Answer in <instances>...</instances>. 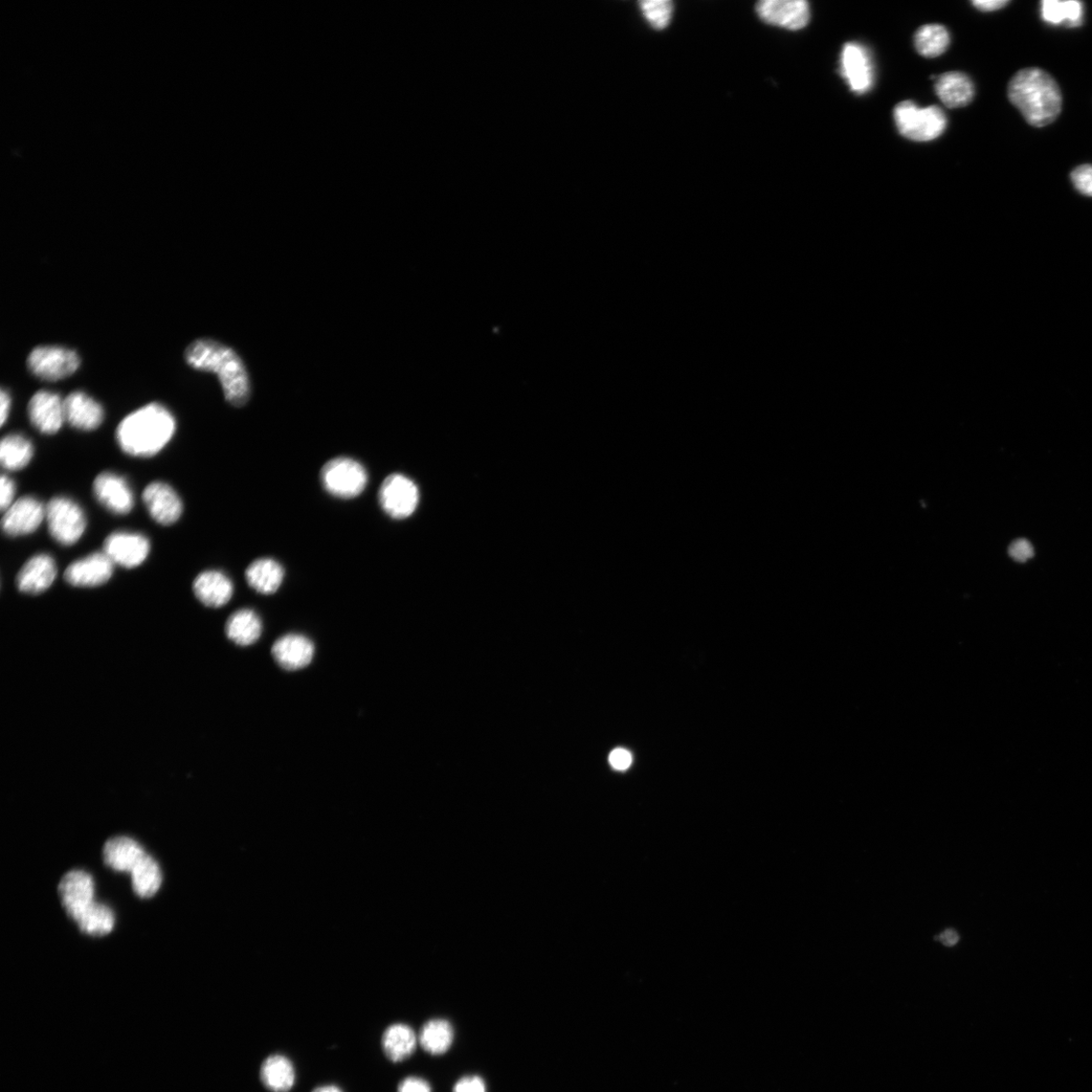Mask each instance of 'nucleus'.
I'll return each mask as SVG.
<instances>
[{"label":"nucleus","mask_w":1092,"mask_h":1092,"mask_svg":"<svg viewBox=\"0 0 1092 1092\" xmlns=\"http://www.w3.org/2000/svg\"><path fill=\"white\" fill-rule=\"evenodd\" d=\"M131 876L133 893L141 899L154 897L162 884V869L148 854L133 869Z\"/></svg>","instance_id":"obj_30"},{"label":"nucleus","mask_w":1092,"mask_h":1092,"mask_svg":"<svg viewBox=\"0 0 1092 1092\" xmlns=\"http://www.w3.org/2000/svg\"><path fill=\"white\" fill-rule=\"evenodd\" d=\"M46 519L51 537L64 546L75 545L87 525L83 509L67 497H55L48 503Z\"/></svg>","instance_id":"obj_6"},{"label":"nucleus","mask_w":1092,"mask_h":1092,"mask_svg":"<svg viewBox=\"0 0 1092 1092\" xmlns=\"http://www.w3.org/2000/svg\"><path fill=\"white\" fill-rule=\"evenodd\" d=\"M454 1092H487V1087L480 1077H465L456 1083Z\"/></svg>","instance_id":"obj_38"},{"label":"nucleus","mask_w":1092,"mask_h":1092,"mask_svg":"<svg viewBox=\"0 0 1092 1092\" xmlns=\"http://www.w3.org/2000/svg\"><path fill=\"white\" fill-rule=\"evenodd\" d=\"M755 12L766 24L790 31L806 28L811 19L806 0H763L756 5Z\"/></svg>","instance_id":"obj_12"},{"label":"nucleus","mask_w":1092,"mask_h":1092,"mask_svg":"<svg viewBox=\"0 0 1092 1092\" xmlns=\"http://www.w3.org/2000/svg\"><path fill=\"white\" fill-rule=\"evenodd\" d=\"M44 518L46 508L38 499L26 496L15 501L4 512L2 528L8 537H25L34 533Z\"/></svg>","instance_id":"obj_13"},{"label":"nucleus","mask_w":1092,"mask_h":1092,"mask_svg":"<svg viewBox=\"0 0 1092 1092\" xmlns=\"http://www.w3.org/2000/svg\"><path fill=\"white\" fill-rule=\"evenodd\" d=\"M150 549V542L143 534L130 531L111 533L103 544V552L110 561L126 569L141 566Z\"/></svg>","instance_id":"obj_11"},{"label":"nucleus","mask_w":1092,"mask_h":1092,"mask_svg":"<svg viewBox=\"0 0 1092 1092\" xmlns=\"http://www.w3.org/2000/svg\"><path fill=\"white\" fill-rule=\"evenodd\" d=\"M147 853L138 841L120 836L109 839L103 846V861L118 872L131 873Z\"/></svg>","instance_id":"obj_22"},{"label":"nucleus","mask_w":1092,"mask_h":1092,"mask_svg":"<svg viewBox=\"0 0 1092 1092\" xmlns=\"http://www.w3.org/2000/svg\"><path fill=\"white\" fill-rule=\"evenodd\" d=\"M950 40V34L944 26L926 25L916 33L915 46L922 56L935 58L947 51Z\"/></svg>","instance_id":"obj_32"},{"label":"nucleus","mask_w":1092,"mask_h":1092,"mask_svg":"<svg viewBox=\"0 0 1092 1092\" xmlns=\"http://www.w3.org/2000/svg\"><path fill=\"white\" fill-rule=\"evenodd\" d=\"M259 1077L271 1092H288L295 1086L297 1074L291 1059L282 1054L266 1057L260 1066Z\"/></svg>","instance_id":"obj_23"},{"label":"nucleus","mask_w":1092,"mask_h":1092,"mask_svg":"<svg viewBox=\"0 0 1092 1092\" xmlns=\"http://www.w3.org/2000/svg\"><path fill=\"white\" fill-rule=\"evenodd\" d=\"M935 940L940 941L946 947H953L959 942V934L954 930H947L940 933Z\"/></svg>","instance_id":"obj_43"},{"label":"nucleus","mask_w":1092,"mask_h":1092,"mask_svg":"<svg viewBox=\"0 0 1092 1092\" xmlns=\"http://www.w3.org/2000/svg\"><path fill=\"white\" fill-rule=\"evenodd\" d=\"M311 1092H344L339 1086L336 1084H324L315 1087Z\"/></svg>","instance_id":"obj_44"},{"label":"nucleus","mask_w":1092,"mask_h":1092,"mask_svg":"<svg viewBox=\"0 0 1092 1092\" xmlns=\"http://www.w3.org/2000/svg\"><path fill=\"white\" fill-rule=\"evenodd\" d=\"M34 457L32 442L24 435L14 433L3 438L0 444V462L10 472L25 469Z\"/></svg>","instance_id":"obj_28"},{"label":"nucleus","mask_w":1092,"mask_h":1092,"mask_svg":"<svg viewBox=\"0 0 1092 1092\" xmlns=\"http://www.w3.org/2000/svg\"><path fill=\"white\" fill-rule=\"evenodd\" d=\"M76 924L81 932L94 935V937H103L114 929V912L105 904L95 902L91 908L83 913Z\"/></svg>","instance_id":"obj_33"},{"label":"nucleus","mask_w":1092,"mask_h":1092,"mask_svg":"<svg viewBox=\"0 0 1092 1092\" xmlns=\"http://www.w3.org/2000/svg\"><path fill=\"white\" fill-rule=\"evenodd\" d=\"M0 404H2L0 405V425L4 427L9 418L12 406L11 395L4 388L2 389V394H0Z\"/></svg>","instance_id":"obj_42"},{"label":"nucleus","mask_w":1092,"mask_h":1092,"mask_svg":"<svg viewBox=\"0 0 1092 1092\" xmlns=\"http://www.w3.org/2000/svg\"><path fill=\"white\" fill-rule=\"evenodd\" d=\"M419 499L417 485L400 474L387 477L378 493L382 509L393 519L410 517L418 507Z\"/></svg>","instance_id":"obj_8"},{"label":"nucleus","mask_w":1092,"mask_h":1092,"mask_svg":"<svg viewBox=\"0 0 1092 1092\" xmlns=\"http://www.w3.org/2000/svg\"><path fill=\"white\" fill-rule=\"evenodd\" d=\"M1010 4L1009 0H975L972 5L980 12L991 13L1004 9Z\"/></svg>","instance_id":"obj_41"},{"label":"nucleus","mask_w":1092,"mask_h":1092,"mask_svg":"<svg viewBox=\"0 0 1092 1092\" xmlns=\"http://www.w3.org/2000/svg\"><path fill=\"white\" fill-rule=\"evenodd\" d=\"M245 576L253 590L263 595H272L282 585L284 569L278 561L263 557L248 568Z\"/></svg>","instance_id":"obj_26"},{"label":"nucleus","mask_w":1092,"mask_h":1092,"mask_svg":"<svg viewBox=\"0 0 1092 1092\" xmlns=\"http://www.w3.org/2000/svg\"><path fill=\"white\" fill-rule=\"evenodd\" d=\"M1008 96L1024 120L1036 128L1052 124L1061 113L1058 83L1048 73L1035 67L1017 73L1010 81Z\"/></svg>","instance_id":"obj_3"},{"label":"nucleus","mask_w":1092,"mask_h":1092,"mask_svg":"<svg viewBox=\"0 0 1092 1092\" xmlns=\"http://www.w3.org/2000/svg\"><path fill=\"white\" fill-rule=\"evenodd\" d=\"M193 592L202 604L211 608H220L229 604L234 586L230 577L216 570L200 573L194 579Z\"/></svg>","instance_id":"obj_21"},{"label":"nucleus","mask_w":1092,"mask_h":1092,"mask_svg":"<svg viewBox=\"0 0 1092 1092\" xmlns=\"http://www.w3.org/2000/svg\"><path fill=\"white\" fill-rule=\"evenodd\" d=\"M1041 6V15L1047 24H1065L1068 28H1077L1083 24V4L1077 0H1043Z\"/></svg>","instance_id":"obj_31"},{"label":"nucleus","mask_w":1092,"mask_h":1092,"mask_svg":"<svg viewBox=\"0 0 1092 1092\" xmlns=\"http://www.w3.org/2000/svg\"><path fill=\"white\" fill-rule=\"evenodd\" d=\"M65 422L81 431L98 429L104 419L103 406L91 396L77 391L64 398Z\"/></svg>","instance_id":"obj_19"},{"label":"nucleus","mask_w":1092,"mask_h":1092,"mask_svg":"<svg viewBox=\"0 0 1092 1092\" xmlns=\"http://www.w3.org/2000/svg\"><path fill=\"white\" fill-rule=\"evenodd\" d=\"M187 364L193 369L217 375L227 402L241 408L252 397V382L241 356L224 343L214 339H198L186 350Z\"/></svg>","instance_id":"obj_1"},{"label":"nucleus","mask_w":1092,"mask_h":1092,"mask_svg":"<svg viewBox=\"0 0 1092 1092\" xmlns=\"http://www.w3.org/2000/svg\"><path fill=\"white\" fill-rule=\"evenodd\" d=\"M640 11L655 30H664L670 25L674 5L670 0H646L639 3Z\"/></svg>","instance_id":"obj_34"},{"label":"nucleus","mask_w":1092,"mask_h":1092,"mask_svg":"<svg viewBox=\"0 0 1092 1092\" xmlns=\"http://www.w3.org/2000/svg\"><path fill=\"white\" fill-rule=\"evenodd\" d=\"M454 1038L451 1022L441 1018L428 1020L418 1036L422 1048L431 1055L447 1053L451 1049Z\"/></svg>","instance_id":"obj_29"},{"label":"nucleus","mask_w":1092,"mask_h":1092,"mask_svg":"<svg viewBox=\"0 0 1092 1092\" xmlns=\"http://www.w3.org/2000/svg\"><path fill=\"white\" fill-rule=\"evenodd\" d=\"M609 762L615 770H628L633 763L632 753L624 749L614 750L609 756Z\"/></svg>","instance_id":"obj_40"},{"label":"nucleus","mask_w":1092,"mask_h":1092,"mask_svg":"<svg viewBox=\"0 0 1092 1092\" xmlns=\"http://www.w3.org/2000/svg\"><path fill=\"white\" fill-rule=\"evenodd\" d=\"M262 634V622L251 609H241L233 613L226 624V635L230 640L241 646L255 643Z\"/></svg>","instance_id":"obj_27"},{"label":"nucleus","mask_w":1092,"mask_h":1092,"mask_svg":"<svg viewBox=\"0 0 1092 1092\" xmlns=\"http://www.w3.org/2000/svg\"><path fill=\"white\" fill-rule=\"evenodd\" d=\"M58 894L67 916L75 923L95 901V881L83 871L66 873L58 886Z\"/></svg>","instance_id":"obj_10"},{"label":"nucleus","mask_w":1092,"mask_h":1092,"mask_svg":"<svg viewBox=\"0 0 1092 1092\" xmlns=\"http://www.w3.org/2000/svg\"><path fill=\"white\" fill-rule=\"evenodd\" d=\"M176 431V421L163 405L152 403L124 418L116 431L120 449L128 456L152 457L166 448Z\"/></svg>","instance_id":"obj_2"},{"label":"nucleus","mask_w":1092,"mask_h":1092,"mask_svg":"<svg viewBox=\"0 0 1092 1092\" xmlns=\"http://www.w3.org/2000/svg\"><path fill=\"white\" fill-rule=\"evenodd\" d=\"M56 576L57 567L53 557L47 553H39L19 570L16 586L21 593L39 595L53 585Z\"/></svg>","instance_id":"obj_18"},{"label":"nucleus","mask_w":1092,"mask_h":1092,"mask_svg":"<svg viewBox=\"0 0 1092 1092\" xmlns=\"http://www.w3.org/2000/svg\"><path fill=\"white\" fill-rule=\"evenodd\" d=\"M93 489L98 502L115 516L129 515L135 504L129 483L115 473L100 474L94 482Z\"/></svg>","instance_id":"obj_16"},{"label":"nucleus","mask_w":1092,"mask_h":1092,"mask_svg":"<svg viewBox=\"0 0 1092 1092\" xmlns=\"http://www.w3.org/2000/svg\"><path fill=\"white\" fill-rule=\"evenodd\" d=\"M28 415L32 426L44 435L60 431L65 422L64 399L58 394L39 391L30 399Z\"/></svg>","instance_id":"obj_17"},{"label":"nucleus","mask_w":1092,"mask_h":1092,"mask_svg":"<svg viewBox=\"0 0 1092 1092\" xmlns=\"http://www.w3.org/2000/svg\"><path fill=\"white\" fill-rule=\"evenodd\" d=\"M398 1092H432V1089L426 1079L410 1077L399 1082Z\"/></svg>","instance_id":"obj_39"},{"label":"nucleus","mask_w":1092,"mask_h":1092,"mask_svg":"<svg viewBox=\"0 0 1092 1092\" xmlns=\"http://www.w3.org/2000/svg\"><path fill=\"white\" fill-rule=\"evenodd\" d=\"M935 94L942 103L950 107H963L968 105L975 94L972 80L963 73L952 72L942 74L934 84Z\"/></svg>","instance_id":"obj_24"},{"label":"nucleus","mask_w":1092,"mask_h":1092,"mask_svg":"<svg viewBox=\"0 0 1092 1092\" xmlns=\"http://www.w3.org/2000/svg\"><path fill=\"white\" fill-rule=\"evenodd\" d=\"M142 499L152 519L161 525H172L183 516V501L174 488L166 483L149 484L144 489Z\"/></svg>","instance_id":"obj_15"},{"label":"nucleus","mask_w":1092,"mask_h":1092,"mask_svg":"<svg viewBox=\"0 0 1092 1092\" xmlns=\"http://www.w3.org/2000/svg\"><path fill=\"white\" fill-rule=\"evenodd\" d=\"M841 77L856 95L871 91L874 80V66L871 53L859 43H846L841 54Z\"/></svg>","instance_id":"obj_9"},{"label":"nucleus","mask_w":1092,"mask_h":1092,"mask_svg":"<svg viewBox=\"0 0 1092 1092\" xmlns=\"http://www.w3.org/2000/svg\"><path fill=\"white\" fill-rule=\"evenodd\" d=\"M419 1043L414 1030L403 1022H396L389 1026L382 1036V1049L386 1057L398 1063L410 1058Z\"/></svg>","instance_id":"obj_25"},{"label":"nucleus","mask_w":1092,"mask_h":1092,"mask_svg":"<svg viewBox=\"0 0 1092 1092\" xmlns=\"http://www.w3.org/2000/svg\"><path fill=\"white\" fill-rule=\"evenodd\" d=\"M1009 553L1015 561L1024 563L1032 559L1035 550L1031 543L1027 540H1018L1011 545Z\"/></svg>","instance_id":"obj_36"},{"label":"nucleus","mask_w":1092,"mask_h":1092,"mask_svg":"<svg viewBox=\"0 0 1092 1092\" xmlns=\"http://www.w3.org/2000/svg\"><path fill=\"white\" fill-rule=\"evenodd\" d=\"M114 566L104 552H94L71 564L65 571L64 578L74 587H99L113 576Z\"/></svg>","instance_id":"obj_14"},{"label":"nucleus","mask_w":1092,"mask_h":1092,"mask_svg":"<svg viewBox=\"0 0 1092 1092\" xmlns=\"http://www.w3.org/2000/svg\"><path fill=\"white\" fill-rule=\"evenodd\" d=\"M0 509L3 512L7 511L14 503L15 496V484L6 475L0 479Z\"/></svg>","instance_id":"obj_37"},{"label":"nucleus","mask_w":1092,"mask_h":1092,"mask_svg":"<svg viewBox=\"0 0 1092 1092\" xmlns=\"http://www.w3.org/2000/svg\"><path fill=\"white\" fill-rule=\"evenodd\" d=\"M30 371L47 382H58L72 376L80 367L79 355L62 346H39L29 355Z\"/></svg>","instance_id":"obj_7"},{"label":"nucleus","mask_w":1092,"mask_h":1092,"mask_svg":"<svg viewBox=\"0 0 1092 1092\" xmlns=\"http://www.w3.org/2000/svg\"><path fill=\"white\" fill-rule=\"evenodd\" d=\"M369 476L365 466L350 457H337L329 460L321 471V482L325 491L333 497L349 500L362 495L367 487Z\"/></svg>","instance_id":"obj_5"},{"label":"nucleus","mask_w":1092,"mask_h":1092,"mask_svg":"<svg viewBox=\"0 0 1092 1092\" xmlns=\"http://www.w3.org/2000/svg\"><path fill=\"white\" fill-rule=\"evenodd\" d=\"M276 662L286 671H298L309 665L315 655V646L301 635H287L273 645Z\"/></svg>","instance_id":"obj_20"},{"label":"nucleus","mask_w":1092,"mask_h":1092,"mask_svg":"<svg viewBox=\"0 0 1092 1092\" xmlns=\"http://www.w3.org/2000/svg\"><path fill=\"white\" fill-rule=\"evenodd\" d=\"M1076 190L1083 195L1092 197V165L1083 164L1077 167L1071 174Z\"/></svg>","instance_id":"obj_35"},{"label":"nucleus","mask_w":1092,"mask_h":1092,"mask_svg":"<svg viewBox=\"0 0 1092 1092\" xmlns=\"http://www.w3.org/2000/svg\"><path fill=\"white\" fill-rule=\"evenodd\" d=\"M894 117L900 135L916 142L937 139L947 128L944 111L935 105L921 108L905 101L896 106Z\"/></svg>","instance_id":"obj_4"}]
</instances>
